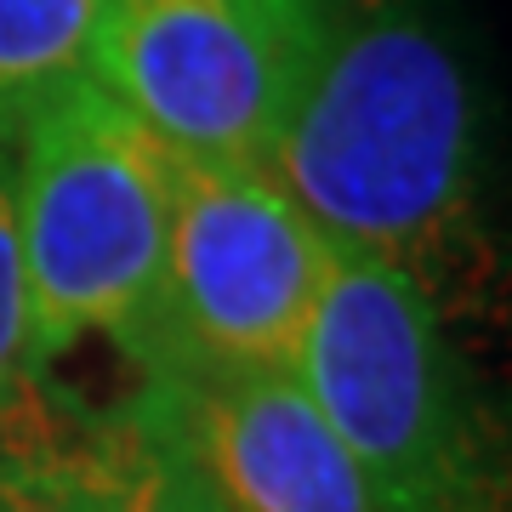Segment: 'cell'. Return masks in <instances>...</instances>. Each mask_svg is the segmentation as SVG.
<instances>
[{"label": "cell", "mask_w": 512, "mask_h": 512, "mask_svg": "<svg viewBox=\"0 0 512 512\" xmlns=\"http://www.w3.org/2000/svg\"><path fill=\"white\" fill-rule=\"evenodd\" d=\"M92 404L57 393L46 376L0 404V512H92L86 461Z\"/></svg>", "instance_id": "8"}, {"label": "cell", "mask_w": 512, "mask_h": 512, "mask_svg": "<svg viewBox=\"0 0 512 512\" xmlns=\"http://www.w3.org/2000/svg\"><path fill=\"white\" fill-rule=\"evenodd\" d=\"M86 461L92 512H228L148 382L86 416Z\"/></svg>", "instance_id": "7"}, {"label": "cell", "mask_w": 512, "mask_h": 512, "mask_svg": "<svg viewBox=\"0 0 512 512\" xmlns=\"http://www.w3.org/2000/svg\"><path fill=\"white\" fill-rule=\"evenodd\" d=\"M348 0H97L92 80L171 154L262 171Z\"/></svg>", "instance_id": "4"}, {"label": "cell", "mask_w": 512, "mask_h": 512, "mask_svg": "<svg viewBox=\"0 0 512 512\" xmlns=\"http://www.w3.org/2000/svg\"><path fill=\"white\" fill-rule=\"evenodd\" d=\"M228 512H370L365 484L291 370L143 376Z\"/></svg>", "instance_id": "6"}, {"label": "cell", "mask_w": 512, "mask_h": 512, "mask_svg": "<svg viewBox=\"0 0 512 512\" xmlns=\"http://www.w3.org/2000/svg\"><path fill=\"white\" fill-rule=\"evenodd\" d=\"M478 165V86L444 18L427 0H348L262 171L330 251L393 262L439 296Z\"/></svg>", "instance_id": "1"}, {"label": "cell", "mask_w": 512, "mask_h": 512, "mask_svg": "<svg viewBox=\"0 0 512 512\" xmlns=\"http://www.w3.org/2000/svg\"><path fill=\"white\" fill-rule=\"evenodd\" d=\"M97 0H0V148L92 69Z\"/></svg>", "instance_id": "9"}, {"label": "cell", "mask_w": 512, "mask_h": 512, "mask_svg": "<svg viewBox=\"0 0 512 512\" xmlns=\"http://www.w3.org/2000/svg\"><path fill=\"white\" fill-rule=\"evenodd\" d=\"M165 143L92 74L40 109L18 137V256L29 308V370L92 336L137 359L165 274Z\"/></svg>", "instance_id": "3"}, {"label": "cell", "mask_w": 512, "mask_h": 512, "mask_svg": "<svg viewBox=\"0 0 512 512\" xmlns=\"http://www.w3.org/2000/svg\"><path fill=\"white\" fill-rule=\"evenodd\" d=\"M29 308H23V256H18V165L0 148V404L29 382Z\"/></svg>", "instance_id": "10"}, {"label": "cell", "mask_w": 512, "mask_h": 512, "mask_svg": "<svg viewBox=\"0 0 512 512\" xmlns=\"http://www.w3.org/2000/svg\"><path fill=\"white\" fill-rule=\"evenodd\" d=\"M171 154V148H165ZM165 274L143 376L291 370L330 245L268 171L165 160Z\"/></svg>", "instance_id": "5"}, {"label": "cell", "mask_w": 512, "mask_h": 512, "mask_svg": "<svg viewBox=\"0 0 512 512\" xmlns=\"http://www.w3.org/2000/svg\"><path fill=\"white\" fill-rule=\"evenodd\" d=\"M291 376L353 461L370 512H501L484 404L416 274L336 251Z\"/></svg>", "instance_id": "2"}]
</instances>
